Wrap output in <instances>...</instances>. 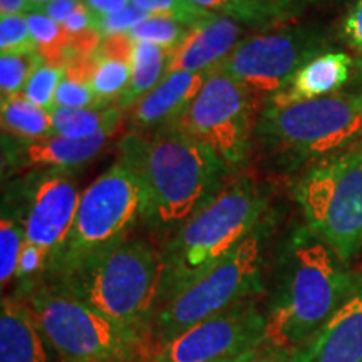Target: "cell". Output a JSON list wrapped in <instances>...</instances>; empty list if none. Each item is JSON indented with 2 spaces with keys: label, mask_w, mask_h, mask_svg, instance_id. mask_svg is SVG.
Instances as JSON below:
<instances>
[{
  "label": "cell",
  "mask_w": 362,
  "mask_h": 362,
  "mask_svg": "<svg viewBox=\"0 0 362 362\" xmlns=\"http://www.w3.org/2000/svg\"><path fill=\"white\" fill-rule=\"evenodd\" d=\"M117 163L141 183V218L165 233H175L206 205L228 170L214 148L175 126L131 131L117 146Z\"/></svg>",
  "instance_id": "6da1fadb"
},
{
  "label": "cell",
  "mask_w": 362,
  "mask_h": 362,
  "mask_svg": "<svg viewBox=\"0 0 362 362\" xmlns=\"http://www.w3.org/2000/svg\"><path fill=\"white\" fill-rule=\"evenodd\" d=\"M356 277L307 226L297 230L284 248L267 305L264 346L292 354L304 347L342 304Z\"/></svg>",
  "instance_id": "7a4b0ae2"
},
{
  "label": "cell",
  "mask_w": 362,
  "mask_h": 362,
  "mask_svg": "<svg viewBox=\"0 0 362 362\" xmlns=\"http://www.w3.org/2000/svg\"><path fill=\"white\" fill-rule=\"evenodd\" d=\"M267 197L260 185L242 176L220 192L171 233L161 250L160 307L168 298L230 255L262 223Z\"/></svg>",
  "instance_id": "3957f363"
},
{
  "label": "cell",
  "mask_w": 362,
  "mask_h": 362,
  "mask_svg": "<svg viewBox=\"0 0 362 362\" xmlns=\"http://www.w3.org/2000/svg\"><path fill=\"white\" fill-rule=\"evenodd\" d=\"M161 280V252L146 240L128 238L66 277L45 284L78 297L149 342Z\"/></svg>",
  "instance_id": "277c9868"
},
{
  "label": "cell",
  "mask_w": 362,
  "mask_h": 362,
  "mask_svg": "<svg viewBox=\"0 0 362 362\" xmlns=\"http://www.w3.org/2000/svg\"><path fill=\"white\" fill-rule=\"evenodd\" d=\"M19 296L61 362H134L146 359L148 339L51 284L37 282Z\"/></svg>",
  "instance_id": "5b68a950"
},
{
  "label": "cell",
  "mask_w": 362,
  "mask_h": 362,
  "mask_svg": "<svg viewBox=\"0 0 362 362\" xmlns=\"http://www.w3.org/2000/svg\"><path fill=\"white\" fill-rule=\"evenodd\" d=\"M141 214V183L133 171L116 161L81 194L78 214L64 245L37 282L66 277L112 250L128 240Z\"/></svg>",
  "instance_id": "8992f818"
},
{
  "label": "cell",
  "mask_w": 362,
  "mask_h": 362,
  "mask_svg": "<svg viewBox=\"0 0 362 362\" xmlns=\"http://www.w3.org/2000/svg\"><path fill=\"white\" fill-rule=\"evenodd\" d=\"M267 235L264 221L230 255L158 307L149 332V351L208 317L252 300L262 291Z\"/></svg>",
  "instance_id": "52a82bcc"
},
{
  "label": "cell",
  "mask_w": 362,
  "mask_h": 362,
  "mask_svg": "<svg viewBox=\"0 0 362 362\" xmlns=\"http://www.w3.org/2000/svg\"><path fill=\"white\" fill-rule=\"evenodd\" d=\"M362 133V90H341L314 101L265 106L255 138L285 160L315 158L349 149Z\"/></svg>",
  "instance_id": "ba28073f"
},
{
  "label": "cell",
  "mask_w": 362,
  "mask_h": 362,
  "mask_svg": "<svg viewBox=\"0 0 362 362\" xmlns=\"http://www.w3.org/2000/svg\"><path fill=\"white\" fill-rule=\"evenodd\" d=\"M307 228L346 264L362 250V151L346 149L315 163L297 181Z\"/></svg>",
  "instance_id": "9c48e42d"
},
{
  "label": "cell",
  "mask_w": 362,
  "mask_h": 362,
  "mask_svg": "<svg viewBox=\"0 0 362 362\" xmlns=\"http://www.w3.org/2000/svg\"><path fill=\"white\" fill-rule=\"evenodd\" d=\"M325 47L327 39L315 27H279L240 40L214 71L237 81L259 103H267L305 62L327 52Z\"/></svg>",
  "instance_id": "30bf717a"
},
{
  "label": "cell",
  "mask_w": 362,
  "mask_h": 362,
  "mask_svg": "<svg viewBox=\"0 0 362 362\" xmlns=\"http://www.w3.org/2000/svg\"><path fill=\"white\" fill-rule=\"evenodd\" d=\"M257 101L237 81L211 69L198 96L173 124L214 148L228 170L247 160L259 117Z\"/></svg>",
  "instance_id": "8fae6325"
},
{
  "label": "cell",
  "mask_w": 362,
  "mask_h": 362,
  "mask_svg": "<svg viewBox=\"0 0 362 362\" xmlns=\"http://www.w3.org/2000/svg\"><path fill=\"white\" fill-rule=\"evenodd\" d=\"M265 312L247 300L181 330L148 352V362H214L264 346Z\"/></svg>",
  "instance_id": "7c38bea8"
},
{
  "label": "cell",
  "mask_w": 362,
  "mask_h": 362,
  "mask_svg": "<svg viewBox=\"0 0 362 362\" xmlns=\"http://www.w3.org/2000/svg\"><path fill=\"white\" fill-rule=\"evenodd\" d=\"M81 194L76 181L61 170L39 171L24 183L21 203L25 225L24 245L47 257L49 264L71 232Z\"/></svg>",
  "instance_id": "4fadbf2b"
},
{
  "label": "cell",
  "mask_w": 362,
  "mask_h": 362,
  "mask_svg": "<svg viewBox=\"0 0 362 362\" xmlns=\"http://www.w3.org/2000/svg\"><path fill=\"white\" fill-rule=\"evenodd\" d=\"M293 361L362 362V272L327 322L304 347L293 352Z\"/></svg>",
  "instance_id": "5bb4252c"
},
{
  "label": "cell",
  "mask_w": 362,
  "mask_h": 362,
  "mask_svg": "<svg viewBox=\"0 0 362 362\" xmlns=\"http://www.w3.org/2000/svg\"><path fill=\"white\" fill-rule=\"evenodd\" d=\"M208 72H171L129 107L134 131H153L173 126L192 106L208 78Z\"/></svg>",
  "instance_id": "9a60e30c"
},
{
  "label": "cell",
  "mask_w": 362,
  "mask_h": 362,
  "mask_svg": "<svg viewBox=\"0 0 362 362\" xmlns=\"http://www.w3.org/2000/svg\"><path fill=\"white\" fill-rule=\"evenodd\" d=\"M242 39V25L228 17L216 16L205 24L189 29L187 37L170 54L171 72H205L218 66Z\"/></svg>",
  "instance_id": "2e32d148"
},
{
  "label": "cell",
  "mask_w": 362,
  "mask_h": 362,
  "mask_svg": "<svg viewBox=\"0 0 362 362\" xmlns=\"http://www.w3.org/2000/svg\"><path fill=\"white\" fill-rule=\"evenodd\" d=\"M354 64L356 62L346 52L327 51L319 54L305 62L265 104L280 107L341 93L344 86L352 79Z\"/></svg>",
  "instance_id": "e0dca14e"
},
{
  "label": "cell",
  "mask_w": 362,
  "mask_h": 362,
  "mask_svg": "<svg viewBox=\"0 0 362 362\" xmlns=\"http://www.w3.org/2000/svg\"><path fill=\"white\" fill-rule=\"evenodd\" d=\"M116 133H101L86 139H74L54 134L39 141H19L21 144L4 153V163H13L21 168L69 170L96 158ZM17 141V139H16Z\"/></svg>",
  "instance_id": "ac0fdd59"
},
{
  "label": "cell",
  "mask_w": 362,
  "mask_h": 362,
  "mask_svg": "<svg viewBox=\"0 0 362 362\" xmlns=\"http://www.w3.org/2000/svg\"><path fill=\"white\" fill-rule=\"evenodd\" d=\"M51 346L21 296L2 298L0 362H51Z\"/></svg>",
  "instance_id": "d6986e66"
},
{
  "label": "cell",
  "mask_w": 362,
  "mask_h": 362,
  "mask_svg": "<svg viewBox=\"0 0 362 362\" xmlns=\"http://www.w3.org/2000/svg\"><path fill=\"white\" fill-rule=\"evenodd\" d=\"M198 7L228 17L240 25L255 29H279L296 19L305 6L300 0H192Z\"/></svg>",
  "instance_id": "ffe728a7"
},
{
  "label": "cell",
  "mask_w": 362,
  "mask_h": 362,
  "mask_svg": "<svg viewBox=\"0 0 362 362\" xmlns=\"http://www.w3.org/2000/svg\"><path fill=\"white\" fill-rule=\"evenodd\" d=\"M170 54L171 51L158 44L134 40L133 59H131L133 72H131L129 84L126 86L124 93L117 101L119 110H128L165 79Z\"/></svg>",
  "instance_id": "44dd1931"
},
{
  "label": "cell",
  "mask_w": 362,
  "mask_h": 362,
  "mask_svg": "<svg viewBox=\"0 0 362 362\" xmlns=\"http://www.w3.org/2000/svg\"><path fill=\"white\" fill-rule=\"evenodd\" d=\"M0 115L4 134L17 141H39L56 134L51 111L29 101L22 94L2 98Z\"/></svg>",
  "instance_id": "7402d4cb"
},
{
  "label": "cell",
  "mask_w": 362,
  "mask_h": 362,
  "mask_svg": "<svg viewBox=\"0 0 362 362\" xmlns=\"http://www.w3.org/2000/svg\"><path fill=\"white\" fill-rule=\"evenodd\" d=\"M52 124L56 134L74 139H86L101 133H117L123 116L117 106L104 110H69L56 107L51 111Z\"/></svg>",
  "instance_id": "603a6c76"
},
{
  "label": "cell",
  "mask_w": 362,
  "mask_h": 362,
  "mask_svg": "<svg viewBox=\"0 0 362 362\" xmlns=\"http://www.w3.org/2000/svg\"><path fill=\"white\" fill-rule=\"evenodd\" d=\"M25 243L24 211L12 198H4L0 218V284L6 288L17 275L22 248Z\"/></svg>",
  "instance_id": "cb8c5ba5"
},
{
  "label": "cell",
  "mask_w": 362,
  "mask_h": 362,
  "mask_svg": "<svg viewBox=\"0 0 362 362\" xmlns=\"http://www.w3.org/2000/svg\"><path fill=\"white\" fill-rule=\"evenodd\" d=\"M27 24L33 33L35 49L49 66L66 67L71 56V35L62 24H57L39 8L25 13Z\"/></svg>",
  "instance_id": "d4e9b609"
},
{
  "label": "cell",
  "mask_w": 362,
  "mask_h": 362,
  "mask_svg": "<svg viewBox=\"0 0 362 362\" xmlns=\"http://www.w3.org/2000/svg\"><path fill=\"white\" fill-rule=\"evenodd\" d=\"M131 72H133L131 61L101 57L96 54V69L90 79V88L96 94L99 110L117 106L121 94L129 84Z\"/></svg>",
  "instance_id": "484cf974"
},
{
  "label": "cell",
  "mask_w": 362,
  "mask_h": 362,
  "mask_svg": "<svg viewBox=\"0 0 362 362\" xmlns=\"http://www.w3.org/2000/svg\"><path fill=\"white\" fill-rule=\"evenodd\" d=\"M131 4L148 16L170 17L188 29H194L216 17V13L198 7L192 0H131Z\"/></svg>",
  "instance_id": "4316f807"
},
{
  "label": "cell",
  "mask_w": 362,
  "mask_h": 362,
  "mask_svg": "<svg viewBox=\"0 0 362 362\" xmlns=\"http://www.w3.org/2000/svg\"><path fill=\"white\" fill-rule=\"evenodd\" d=\"M42 57L37 52L6 54L0 57V89L2 98L17 96L24 93L30 76L42 64Z\"/></svg>",
  "instance_id": "83f0119b"
},
{
  "label": "cell",
  "mask_w": 362,
  "mask_h": 362,
  "mask_svg": "<svg viewBox=\"0 0 362 362\" xmlns=\"http://www.w3.org/2000/svg\"><path fill=\"white\" fill-rule=\"evenodd\" d=\"M188 33V27L180 24L175 19H170V17L148 16L138 25H134L128 35L133 40H146V42L161 45L168 51H175L183 42Z\"/></svg>",
  "instance_id": "f1b7e54d"
},
{
  "label": "cell",
  "mask_w": 362,
  "mask_h": 362,
  "mask_svg": "<svg viewBox=\"0 0 362 362\" xmlns=\"http://www.w3.org/2000/svg\"><path fill=\"white\" fill-rule=\"evenodd\" d=\"M62 76H64V67L49 66L42 62L33 76H30L29 83H27L22 96H25L29 101H33L44 110H54V98H56V90L61 83Z\"/></svg>",
  "instance_id": "f546056e"
},
{
  "label": "cell",
  "mask_w": 362,
  "mask_h": 362,
  "mask_svg": "<svg viewBox=\"0 0 362 362\" xmlns=\"http://www.w3.org/2000/svg\"><path fill=\"white\" fill-rule=\"evenodd\" d=\"M0 52L2 56L37 52L25 13L0 17Z\"/></svg>",
  "instance_id": "4dcf8cb0"
},
{
  "label": "cell",
  "mask_w": 362,
  "mask_h": 362,
  "mask_svg": "<svg viewBox=\"0 0 362 362\" xmlns=\"http://www.w3.org/2000/svg\"><path fill=\"white\" fill-rule=\"evenodd\" d=\"M148 17L146 12L141 8L134 7L133 4L123 11L110 13V16H96L93 13V29L101 35V37H110V35L128 34L134 25Z\"/></svg>",
  "instance_id": "1f68e13d"
},
{
  "label": "cell",
  "mask_w": 362,
  "mask_h": 362,
  "mask_svg": "<svg viewBox=\"0 0 362 362\" xmlns=\"http://www.w3.org/2000/svg\"><path fill=\"white\" fill-rule=\"evenodd\" d=\"M341 37L351 49L362 54V0H356L344 17Z\"/></svg>",
  "instance_id": "d6a6232c"
},
{
  "label": "cell",
  "mask_w": 362,
  "mask_h": 362,
  "mask_svg": "<svg viewBox=\"0 0 362 362\" xmlns=\"http://www.w3.org/2000/svg\"><path fill=\"white\" fill-rule=\"evenodd\" d=\"M81 4H83V0H52V2L39 7V11L44 12L47 17H51L52 21H56L57 24L64 25V22L76 12V8Z\"/></svg>",
  "instance_id": "836d02e7"
},
{
  "label": "cell",
  "mask_w": 362,
  "mask_h": 362,
  "mask_svg": "<svg viewBox=\"0 0 362 362\" xmlns=\"http://www.w3.org/2000/svg\"><path fill=\"white\" fill-rule=\"evenodd\" d=\"M64 27L67 33H69V35H78L81 33L93 29V12H90L83 2L78 8H76V12L72 13L69 19L64 22Z\"/></svg>",
  "instance_id": "e575fe53"
},
{
  "label": "cell",
  "mask_w": 362,
  "mask_h": 362,
  "mask_svg": "<svg viewBox=\"0 0 362 362\" xmlns=\"http://www.w3.org/2000/svg\"><path fill=\"white\" fill-rule=\"evenodd\" d=\"M83 2L96 16H110L131 6V0H83Z\"/></svg>",
  "instance_id": "d590c367"
},
{
  "label": "cell",
  "mask_w": 362,
  "mask_h": 362,
  "mask_svg": "<svg viewBox=\"0 0 362 362\" xmlns=\"http://www.w3.org/2000/svg\"><path fill=\"white\" fill-rule=\"evenodd\" d=\"M250 362H296V361H293L292 352L274 349V347H269V346H262L260 351L257 352V356L253 357Z\"/></svg>",
  "instance_id": "8d00e7d4"
},
{
  "label": "cell",
  "mask_w": 362,
  "mask_h": 362,
  "mask_svg": "<svg viewBox=\"0 0 362 362\" xmlns=\"http://www.w3.org/2000/svg\"><path fill=\"white\" fill-rule=\"evenodd\" d=\"M34 11L30 0H0V17L19 16Z\"/></svg>",
  "instance_id": "74e56055"
},
{
  "label": "cell",
  "mask_w": 362,
  "mask_h": 362,
  "mask_svg": "<svg viewBox=\"0 0 362 362\" xmlns=\"http://www.w3.org/2000/svg\"><path fill=\"white\" fill-rule=\"evenodd\" d=\"M260 347H262V346H260ZM260 347H255V349L245 351V352H242V354H235V356L225 357V359L214 361V362H250V361L253 359V357L257 356V352L260 351Z\"/></svg>",
  "instance_id": "f35d334b"
},
{
  "label": "cell",
  "mask_w": 362,
  "mask_h": 362,
  "mask_svg": "<svg viewBox=\"0 0 362 362\" xmlns=\"http://www.w3.org/2000/svg\"><path fill=\"white\" fill-rule=\"evenodd\" d=\"M354 76L359 79V90H362V57L354 64V74H352V78Z\"/></svg>",
  "instance_id": "ab89813d"
},
{
  "label": "cell",
  "mask_w": 362,
  "mask_h": 362,
  "mask_svg": "<svg viewBox=\"0 0 362 362\" xmlns=\"http://www.w3.org/2000/svg\"><path fill=\"white\" fill-rule=\"evenodd\" d=\"M30 2H33V6H34V8H39V7H42V6H45V4L52 2V0H30Z\"/></svg>",
  "instance_id": "60d3db41"
},
{
  "label": "cell",
  "mask_w": 362,
  "mask_h": 362,
  "mask_svg": "<svg viewBox=\"0 0 362 362\" xmlns=\"http://www.w3.org/2000/svg\"><path fill=\"white\" fill-rule=\"evenodd\" d=\"M349 149H361V151H362V133H361L359 138L356 139L354 144H352V146H351Z\"/></svg>",
  "instance_id": "b9f144b4"
},
{
  "label": "cell",
  "mask_w": 362,
  "mask_h": 362,
  "mask_svg": "<svg viewBox=\"0 0 362 362\" xmlns=\"http://www.w3.org/2000/svg\"><path fill=\"white\" fill-rule=\"evenodd\" d=\"M302 4H304V6H307V4H315V2H320V0H300Z\"/></svg>",
  "instance_id": "7bdbcfd3"
},
{
  "label": "cell",
  "mask_w": 362,
  "mask_h": 362,
  "mask_svg": "<svg viewBox=\"0 0 362 362\" xmlns=\"http://www.w3.org/2000/svg\"><path fill=\"white\" fill-rule=\"evenodd\" d=\"M138 362H148V361H138Z\"/></svg>",
  "instance_id": "ee69618b"
}]
</instances>
